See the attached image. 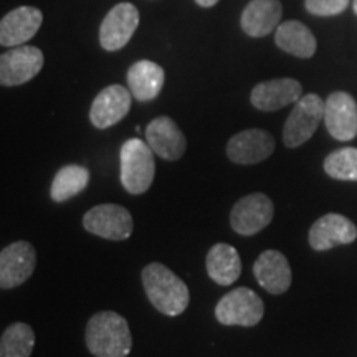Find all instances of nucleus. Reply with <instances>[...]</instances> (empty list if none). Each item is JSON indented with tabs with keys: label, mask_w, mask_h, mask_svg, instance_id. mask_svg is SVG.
<instances>
[{
	"label": "nucleus",
	"mask_w": 357,
	"mask_h": 357,
	"mask_svg": "<svg viewBox=\"0 0 357 357\" xmlns=\"http://www.w3.org/2000/svg\"><path fill=\"white\" fill-rule=\"evenodd\" d=\"M84 341L95 357H126L132 347L128 321L114 311L93 314L86 324Z\"/></svg>",
	"instance_id": "1"
},
{
	"label": "nucleus",
	"mask_w": 357,
	"mask_h": 357,
	"mask_svg": "<svg viewBox=\"0 0 357 357\" xmlns=\"http://www.w3.org/2000/svg\"><path fill=\"white\" fill-rule=\"evenodd\" d=\"M142 287L147 300L162 314L178 316L189 306L187 284L162 263H149L142 270Z\"/></svg>",
	"instance_id": "2"
},
{
	"label": "nucleus",
	"mask_w": 357,
	"mask_h": 357,
	"mask_svg": "<svg viewBox=\"0 0 357 357\" xmlns=\"http://www.w3.org/2000/svg\"><path fill=\"white\" fill-rule=\"evenodd\" d=\"M154 151L144 141L132 137L121 147V184L126 192L141 195L154 182Z\"/></svg>",
	"instance_id": "3"
},
{
	"label": "nucleus",
	"mask_w": 357,
	"mask_h": 357,
	"mask_svg": "<svg viewBox=\"0 0 357 357\" xmlns=\"http://www.w3.org/2000/svg\"><path fill=\"white\" fill-rule=\"evenodd\" d=\"M265 314V305L258 294L250 288H235L215 306V318L223 326L252 328L260 323Z\"/></svg>",
	"instance_id": "4"
},
{
	"label": "nucleus",
	"mask_w": 357,
	"mask_h": 357,
	"mask_svg": "<svg viewBox=\"0 0 357 357\" xmlns=\"http://www.w3.org/2000/svg\"><path fill=\"white\" fill-rule=\"evenodd\" d=\"M324 108L326 102L314 93L301 96L300 101L294 105L291 113H289L287 123H284V146L294 149V147L310 141L312 134L318 129L319 123L324 119Z\"/></svg>",
	"instance_id": "5"
},
{
	"label": "nucleus",
	"mask_w": 357,
	"mask_h": 357,
	"mask_svg": "<svg viewBox=\"0 0 357 357\" xmlns=\"http://www.w3.org/2000/svg\"><path fill=\"white\" fill-rule=\"evenodd\" d=\"M83 227L89 234L101 238L121 242L132 235L134 222L131 213L123 205L101 204L84 213Z\"/></svg>",
	"instance_id": "6"
},
{
	"label": "nucleus",
	"mask_w": 357,
	"mask_h": 357,
	"mask_svg": "<svg viewBox=\"0 0 357 357\" xmlns=\"http://www.w3.org/2000/svg\"><path fill=\"white\" fill-rule=\"evenodd\" d=\"M273 213V202L268 195L261 192L250 194L234 205L230 213V225L238 235L252 236L270 225Z\"/></svg>",
	"instance_id": "7"
},
{
	"label": "nucleus",
	"mask_w": 357,
	"mask_h": 357,
	"mask_svg": "<svg viewBox=\"0 0 357 357\" xmlns=\"http://www.w3.org/2000/svg\"><path fill=\"white\" fill-rule=\"evenodd\" d=\"M43 61V53L37 47H13L0 56V83L2 86H20L37 77Z\"/></svg>",
	"instance_id": "8"
},
{
	"label": "nucleus",
	"mask_w": 357,
	"mask_h": 357,
	"mask_svg": "<svg viewBox=\"0 0 357 357\" xmlns=\"http://www.w3.org/2000/svg\"><path fill=\"white\" fill-rule=\"evenodd\" d=\"M139 10L129 2L114 6L100 26V43L106 52H118L126 47L139 26Z\"/></svg>",
	"instance_id": "9"
},
{
	"label": "nucleus",
	"mask_w": 357,
	"mask_h": 357,
	"mask_svg": "<svg viewBox=\"0 0 357 357\" xmlns=\"http://www.w3.org/2000/svg\"><path fill=\"white\" fill-rule=\"evenodd\" d=\"M37 253L32 243L20 240L8 245L0 253V287L12 289L24 284L33 275Z\"/></svg>",
	"instance_id": "10"
},
{
	"label": "nucleus",
	"mask_w": 357,
	"mask_h": 357,
	"mask_svg": "<svg viewBox=\"0 0 357 357\" xmlns=\"http://www.w3.org/2000/svg\"><path fill=\"white\" fill-rule=\"evenodd\" d=\"M275 153V139L265 129H245L236 132L227 144V155L231 162L250 166L258 164Z\"/></svg>",
	"instance_id": "11"
},
{
	"label": "nucleus",
	"mask_w": 357,
	"mask_h": 357,
	"mask_svg": "<svg viewBox=\"0 0 357 357\" xmlns=\"http://www.w3.org/2000/svg\"><path fill=\"white\" fill-rule=\"evenodd\" d=\"M132 93L121 84H111L98 93L89 109V121L98 129H108L118 124L131 109Z\"/></svg>",
	"instance_id": "12"
},
{
	"label": "nucleus",
	"mask_w": 357,
	"mask_h": 357,
	"mask_svg": "<svg viewBox=\"0 0 357 357\" xmlns=\"http://www.w3.org/2000/svg\"><path fill=\"white\" fill-rule=\"evenodd\" d=\"M326 128L334 139L351 141L357 136V102L349 93L336 91L326 100Z\"/></svg>",
	"instance_id": "13"
},
{
	"label": "nucleus",
	"mask_w": 357,
	"mask_h": 357,
	"mask_svg": "<svg viewBox=\"0 0 357 357\" xmlns=\"http://www.w3.org/2000/svg\"><path fill=\"white\" fill-rule=\"evenodd\" d=\"M357 238V227L341 213H326L310 229V245L316 252H326L337 245H349Z\"/></svg>",
	"instance_id": "14"
},
{
	"label": "nucleus",
	"mask_w": 357,
	"mask_h": 357,
	"mask_svg": "<svg viewBox=\"0 0 357 357\" xmlns=\"http://www.w3.org/2000/svg\"><path fill=\"white\" fill-rule=\"evenodd\" d=\"M146 142L154 154L166 160H178L187 149L184 132L167 116H159L147 124Z\"/></svg>",
	"instance_id": "15"
},
{
	"label": "nucleus",
	"mask_w": 357,
	"mask_h": 357,
	"mask_svg": "<svg viewBox=\"0 0 357 357\" xmlns=\"http://www.w3.org/2000/svg\"><path fill=\"white\" fill-rule=\"evenodd\" d=\"M253 273L258 284L270 294H283L291 287L293 275L288 258L278 250H266L257 258Z\"/></svg>",
	"instance_id": "16"
},
{
	"label": "nucleus",
	"mask_w": 357,
	"mask_h": 357,
	"mask_svg": "<svg viewBox=\"0 0 357 357\" xmlns=\"http://www.w3.org/2000/svg\"><path fill=\"white\" fill-rule=\"evenodd\" d=\"M301 83L293 78H276L258 83L252 89L250 101L260 111H278L284 106L298 102L301 98Z\"/></svg>",
	"instance_id": "17"
},
{
	"label": "nucleus",
	"mask_w": 357,
	"mask_h": 357,
	"mask_svg": "<svg viewBox=\"0 0 357 357\" xmlns=\"http://www.w3.org/2000/svg\"><path fill=\"white\" fill-rule=\"evenodd\" d=\"M43 22V13L35 7H19L0 22L2 47H20L35 37Z\"/></svg>",
	"instance_id": "18"
},
{
	"label": "nucleus",
	"mask_w": 357,
	"mask_h": 357,
	"mask_svg": "<svg viewBox=\"0 0 357 357\" xmlns=\"http://www.w3.org/2000/svg\"><path fill=\"white\" fill-rule=\"evenodd\" d=\"M281 13L280 0H252L242 13L243 32L253 38L266 37L278 29Z\"/></svg>",
	"instance_id": "19"
},
{
	"label": "nucleus",
	"mask_w": 357,
	"mask_h": 357,
	"mask_svg": "<svg viewBox=\"0 0 357 357\" xmlns=\"http://www.w3.org/2000/svg\"><path fill=\"white\" fill-rule=\"evenodd\" d=\"M166 73L162 66L151 60L136 61L128 71L129 91L137 101H151L162 91Z\"/></svg>",
	"instance_id": "20"
},
{
	"label": "nucleus",
	"mask_w": 357,
	"mask_h": 357,
	"mask_svg": "<svg viewBox=\"0 0 357 357\" xmlns=\"http://www.w3.org/2000/svg\"><path fill=\"white\" fill-rule=\"evenodd\" d=\"M207 273L220 287H230L242 275V260L236 248L229 243H217L207 253Z\"/></svg>",
	"instance_id": "21"
},
{
	"label": "nucleus",
	"mask_w": 357,
	"mask_h": 357,
	"mask_svg": "<svg viewBox=\"0 0 357 357\" xmlns=\"http://www.w3.org/2000/svg\"><path fill=\"white\" fill-rule=\"evenodd\" d=\"M275 43L283 52L298 58H311L318 47L311 30L296 20H288L278 25L275 33Z\"/></svg>",
	"instance_id": "22"
},
{
	"label": "nucleus",
	"mask_w": 357,
	"mask_h": 357,
	"mask_svg": "<svg viewBox=\"0 0 357 357\" xmlns=\"http://www.w3.org/2000/svg\"><path fill=\"white\" fill-rule=\"evenodd\" d=\"M89 184V171L83 166L70 164L55 174L52 182L50 197L53 202H65L75 195L82 194Z\"/></svg>",
	"instance_id": "23"
},
{
	"label": "nucleus",
	"mask_w": 357,
	"mask_h": 357,
	"mask_svg": "<svg viewBox=\"0 0 357 357\" xmlns=\"http://www.w3.org/2000/svg\"><path fill=\"white\" fill-rule=\"evenodd\" d=\"M33 346V329L26 323H13L0 337V357H30Z\"/></svg>",
	"instance_id": "24"
},
{
	"label": "nucleus",
	"mask_w": 357,
	"mask_h": 357,
	"mask_svg": "<svg viewBox=\"0 0 357 357\" xmlns=\"http://www.w3.org/2000/svg\"><path fill=\"white\" fill-rule=\"evenodd\" d=\"M324 171L337 181H357V149L342 147L324 159Z\"/></svg>",
	"instance_id": "25"
},
{
	"label": "nucleus",
	"mask_w": 357,
	"mask_h": 357,
	"mask_svg": "<svg viewBox=\"0 0 357 357\" xmlns=\"http://www.w3.org/2000/svg\"><path fill=\"white\" fill-rule=\"evenodd\" d=\"M347 6H349V0H306L307 12L319 17L337 15L344 12Z\"/></svg>",
	"instance_id": "26"
},
{
	"label": "nucleus",
	"mask_w": 357,
	"mask_h": 357,
	"mask_svg": "<svg viewBox=\"0 0 357 357\" xmlns=\"http://www.w3.org/2000/svg\"><path fill=\"white\" fill-rule=\"evenodd\" d=\"M200 7H213L218 0H195Z\"/></svg>",
	"instance_id": "27"
},
{
	"label": "nucleus",
	"mask_w": 357,
	"mask_h": 357,
	"mask_svg": "<svg viewBox=\"0 0 357 357\" xmlns=\"http://www.w3.org/2000/svg\"><path fill=\"white\" fill-rule=\"evenodd\" d=\"M352 7H354V12L357 13V0H354V3H352Z\"/></svg>",
	"instance_id": "28"
}]
</instances>
